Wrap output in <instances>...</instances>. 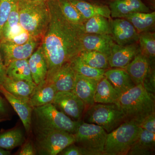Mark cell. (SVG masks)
I'll use <instances>...</instances> for the list:
<instances>
[{"instance_id":"7bdbcfd3","label":"cell","mask_w":155,"mask_h":155,"mask_svg":"<svg viewBox=\"0 0 155 155\" xmlns=\"http://www.w3.org/2000/svg\"><path fill=\"white\" fill-rule=\"evenodd\" d=\"M145 3V5L148 7L151 10L155 11V0H143Z\"/></svg>"},{"instance_id":"277c9868","label":"cell","mask_w":155,"mask_h":155,"mask_svg":"<svg viewBox=\"0 0 155 155\" xmlns=\"http://www.w3.org/2000/svg\"><path fill=\"white\" fill-rule=\"evenodd\" d=\"M140 127L125 122L107 134L103 155H127L138 138Z\"/></svg>"},{"instance_id":"9a60e30c","label":"cell","mask_w":155,"mask_h":155,"mask_svg":"<svg viewBox=\"0 0 155 155\" xmlns=\"http://www.w3.org/2000/svg\"><path fill=\"white\" fill-rule=\"evenodd\" d=\"M100 80L76 74L72 92L84 103L86 108L94 104L95 92Z\"/></svg>"},{"instance_id":"9c48e42d","label":"cell","mask_w":155,"mask_h":155,"mask_svg":"<svg viewBox=\"0 0 155 155\" xmlns=\"http://www.w3.org/2000/svg\"><path fill=\"white\" fill-rule=\"evenodd\" d=\"M40 43L41 41L32 37L22 45L15 44L7 41H0V51L6 68L13 61L28 59Z\"/></svg>"},{"instance_id":"6da1fadb","label":"cell","mask_w":155,"mask_h":155,"mask_svg":"<svg viewBox=\"0 0 155 155\" xmlns=\"http://www.w3.org/2000/svg\"><path fill=\"white\" fill-rule=\"evenodd\" d=\"M47 3L50 22L40 45L47 62L46 79H48L83 51L82 39L84 33L81 25L71 23L64 17L58 0H49Z\"/></svg>"},{"instance_id":"b9f144b4","label":"cell","mask_w":155,"mask_h":155,"mask_svg":"<svg viewBox=\"0 0 155 155\" xmlns=\"http://www.w3.org/2000/svg\"><path fill=\"white\" fill-rule=\"evenodd\" d=\"M8 106L5 100L0 95V114L3 116H7L8 115Z\"/></svg>"},{"instance_id":"30bf717a","label":"cell","mask_w":155,"mask_h":155,"mask_svg":"<svg viewBox=\"0 0 155 155\" xmlns=\"http://www.w3.org/2000/svg\"><path fill=\"white\" fill-rule=\"evenodd\" d=\"M52 104L74 121H81L86 108L84 103L72 91H58Z\"/></svg>"},{"instance_id":"5bb4252c","label":"cell","mask_w":155,"mask_h":155,"mask_svg":"<svg viewBox=\"0 0 155 155\" xmlns=\"http://www.w3.org/2000/svg\"><path fill=\"white\" fill-rule=\"evenodd\" d=\"M80 12L84 19L101 16L112 19L110 11L106 0H69Z\"/></svg>"},{"instance_id":"e0dca14e","label":"cell","mask_w":155,"mask_h":155,"mask_svg":"<svg viewBox=\"0 0 155 155\" xmlns=\"http://www.w3.org/2000/svg\"><path fill=\"white\" fill-rule=\"evenodd\" d=\"M115 43L112 35H109L84 33L82 39L83 50L96 51L107 57Z\"/></svg>"},{"instance_id":"8992f818","label":"cell","mask_w":155,"mask_h":155,"mask_svg":"<svg viewBox=\"0 0 155 155\" xmlns=\"http://www.w3.org/2000/svg\"><path fill=\"white\" fill-rule=\"evenodd\" d=\"M75 143L73 134L63 130L36 127L35 147L38 154L58 155Z\"/></svg>"},{"instance_id":"cb8c5ba5","label":"cell","mask_w":155,"mask_h":155,"mask_svg":"<svg viewBox=\"0 0 155 155\" xmlns=\"http://www.w3.org/2000/svg\"><path fill=\"white\" fill-rule=\"evenodd\" d=\"M104 76L121 94L135 85L126 70L123 68H111L107 69Z\"/></svg>"},{"instance_id":"74e56055","label":"cell","mask_w":155,"mask_h":155,"mask_svg":"<svg viewBox=\"0 0 155 155\" xmlns=\"http://www.w3.org/2000/svg\"><path fill=\"white\" fill-rule=\"evenodd\" d=\"M62 155H91L86 150L74 143L64 149L59 153Z\"/></svg>"},{"instance_id":"1f68e13d","label":"cell","mask_w":155,"mask_h":155,"mask_svg":"<svg viewBox=\"0 0 155 155\" xmlns=\"http://www.w3.org/2000/svg\"><path fill=\"white\" fill-rule=\"evenodd\" d=\"M73 69L76 74L85 77L100 80L104 76L106 70L96 69L87 65L77 56L71 62Z\"/></svg>"},{"instance_id":"3957f363","label":"cell","mask_w":155,"mask_h":155,"mask_svg":"<svg viewBox=\"0 0 155 155\" xmlns=\"http://www.w3.org/2000/svg\"><path fill=\"white\" fill-rule=\"evenodd\" d=\"M19 23L33 38L41 41L50 22L47 2L18 0Z\"/></svg>"},{"instance_id":"d6a6232c","label":"cell","mask_w":155,"mask_h":155,"mask_svg":"<svg viewBox=\"0 0 155 155\" xmlns=\"http://www.w3.org/2000/svg\"><path fill=\"white\" fill-rule=\"evenodd\" d=\"M61 11L66 19L76 25L83 24L85 19L69 0H58Z\"/></svg>"},{"instance_id":"836d02e7","label":"cell","mask_w":155,"mask_h":155,"mask_svg":"<svg viewBox=\"0 0 155 155\" xmlns=\"http://www.w3.org/2000/svg\"><path fill=\"white\" fill-rule=\"evenodd\" d=\"M18 2V0L14 3L8 20L3 27L2 40L6 39L11 30L19 24Z\"/></svg>"},{"instance_id":"f35d334b","label":"cell","mask_w":155,"mask_h":155,"mask_svg":"<svg viewBox=\"0 0 155 155\" xmlns=\"http://www.w3.org/2000/svg\"><path fill=\"white\" fill-rule=\"evenodd\" d=\"M139 126L149 132L155 133V113L146 117Z\"/></svg>"},{"instance_id":"8d00e7d4","label":"cell","mask_w":155,"mask_h":155,"mask_svg":"<svg viewBox=\"0 0 155 155\" xmlns=\"http://www.w3.org/2000/svg\"><path fill=\"white\" fill-rule=\"evenodd\" d=\"M155 72L154 62L150 63L148 71L142 83L147 91L154 96Z\"/></svg>"},{"instance_id":"ffe728a7","label":"cell","mask_w":155,"mask_h":155,"mask_svg":"<svg viewBox=\"0 0 155 155\" xmlns=\"http://www.w3.org/2000/svg\"><path fill=\"white\" fill-rule=\"evenodd\" d=\"M0 92L14 108V110L22 121L25 131L29 133L31 128V116L33 108L27 103L17 98L6 91L2 86H0Z\"/></svg>"},{"instance_id":"e575fe53","label":"cell","mask_w":155,"mask_h":155,"mask_svg":"<svg viewBox=\"0 0 155 155\" xmlns=\"http://www.w3.org/2000/svg\"><path fill=\"white\" fill-rule=\"evenodd\" d=\"M31 37L30 35L22 28L19 23L11 30L8 36L4 40L11 42L15 44L22 45L27 42Z\"/></svg>"},{"instance_id":"52a82bcc","label":"cell","mask_w":155,"mask_h":155,"mask_svg":"<svg viewBox=\"0 0 155 155\" xmlns=\"http://www.w3.org/2000/svg\"><path fill=\"white\" fill-rule=\"evenodd\" d=\"M85 122L103 127L107 133L125 122V116L116 104H94L87 108Z\"/></svg>"},{"instance_id":"f6af8a7d","label":"cell","mask_w":155,"mask_h":155,"mask_svg":"<svg viewBox=\"0 0 155 155\" xmlns=\"http://www.w3.org/2000/svg\"><path fill=\"white\" fill-rule=\"evenodd\" d=\"M8 118H7V116H3L0 114V122L6 121V120H8Z\"/></svg>"},{"instance_id":"4dcf8cb0","label":"cell","mask_w":155,"mask_h":155,"mask_svg":"<svg viewBox=\"0 0 155 155\" xmlns=\"http://www.w3.org/2000/svg\"><path fill=\"white\" fill-rule=\"evenodd\" d=\"M138 44L140 51L150 62H154L155 58V31H145L139 33Z\"/></svg>"},{"instance_id":"4316f807","label":"cell","mask_w":155,"mask_h":155,"mask_svg":"<svg viewBox=\"0 0 155 155\" xmlns=\"http://www.w3.org/2000/svg\"><path fill=\"white\" fill-rule=\"evenodd\" d=\"M81 27L84 33L111 35L110 19L103 16H94L86 19Z\"/></svg>"},{"instance_id":"ab89813d","label":"cell","mask_w":155,"mask_h":155,"mask_svg":"<svg viewBox=\"0 0 155 155\" xmlns=\"http://www.w3.org/2000/svg\"><path fill=\"white\" fill-rule=\"evenodd\" d=\"M36 153V149L33 143L31 141H28L23 145L18 155H34Z\"/></svg>"},{"instance_id":"d590c367","label":"cell","mask_w":155,"mask_h":155,"mask_svg":"<svg viewBox=\"0 0 155 155\" xmlns=\"http://www.w3.org/2000/svg\"><path fill=\"white\" fill-rule=\"evenodd\" d=\"M18 0H0V41L3 27L8 18L14 3Z\"/></svg>"},{"instance_id":"7a4b0ae2","label":"cell","mask_w":155,"mask_h":155,"mask_svg":"<svg viewBox=\"0 0 155 155\" xmlns=\"http://www.w3.org/2000/svg\"><path fill=\"white\" fill-rule=\"evenodd\" d=\"M154 100L155 97L139 84L121 94L116 104L124 114L125 122L139 125L146 117L155 113Z\"/></svg>"},{"instance_id":"ee69618b","label":"cell","mask_w":155,"mask_h":155,"mask_svg":"<svg viewBox=\"0 0 155 155\" xmlns=\"http://www.w3.org/2000/svg\"><path fill=\"white\" fill-rule=\"evenodd\" d=\"M11 154V152L9 150H7L0 147V155H10Z\"/></svg>"},{"instance_id":"f1b7e54d","label":"cell","mask_w":155,"mask_h":155,"mask_svg":"<svg viewBox=\"0 0 155 155\" xmlns=\"http://www.w3.org/2000/svg\"><path fill=\"white\" fill-rule=\"evenodd\" d=\"M24 141V134L19 128H13L0 133V147L5 150H12L22 145Z\"/></svg>"},{"instance_id":"f546056e","label":"cell","mask_w":155,"mask_h":155,"mask_svg":"<svg viewBox=\"0 0 155 155\" xmlns=\"http://www.w3.org/2000/svg\"><path fill=\"white\" fill-rule=\"evenodd\" d=\"M78 56L84 64L93 68L105 70L110 68L108 63L107 56L103 53L94 51L83 50Z\"/></svg>"},{"instance_id":"60d3db41","label":"cell","mask_w":155,"mask_h":155,"mask_svg":"<svg viewBox=\"0 0 155 155\" xmlns=\"http://www.w3.org/2000/svg\"><path fill=\"white\" fill-rule=\"evenodd\" d=\"M7 77V69L3 62L0 51V86L3 85Z\"/></svg>"},{"instance_id":"d6986e66","label":"cell","mask_w":155,"mask_h":155,"mask_svg":"<svg viewBox=\"0 0 155 155\" xmlns=\"http://www.w3.org/2000/svg\"><path fill=\"white\" fill-rule=\"evenodd\" d=\"M28 62L32 80L37 85L46 79L47 62L40 44L28 58Z\"/></svg>"},{"instance_id":"2e32d148","label":"cell","mask_w":155,"mask_h":155,"mask_svg":"<svg viewBox=\"0 0 155 155\" xmlns=\"http://www.w3.org/2000/svg\"><path fill=\"white\" fill-rule=\"evenodd\" d=\"M76 73L71 62L64 64L48 79L58 91H72L75 85Z\"/></svg>"},{"instance_id":"603a6c76","label":"cell","mask_w":155,"mask_h":155,"mask_svg":"<svg viewBox=\"0 0 155 155\" xmlns=\"http://www.w3.org/2000/svg\"><path fill=\"white\" fill-rule=\"evenodd\" d=\"M121 94L104 76L99 81L97 84L95 92L94 103L116 104Z\"/></svg>"},{"instance_id":"d4e9b609","label":"cell","mask_w":155,"mask_h":155,"mask_svg":"<svg viewBox=\"0 0 155 155\" xmlns=\"http://www.w3.org/2000/svg\"><path fill=\"white\" fill-rule=\"evenodd\" d=\"M155 133H152L140 127L138 138L127 155H150L155 150Z\"/></svg>"},{"instance_id":"7c38bea8","label":"cell","mask_w":155,"mask_h":155,"mask_svg":"<svg viewBox=\"0 0 155 155\" xmlns=\"http://www.w3.org/2000/svg\"><path fill=\"white\" fill-rule=\"evenodd\" d=\"M138 42L122 46L114 43L108 57L110 68L125 69L139 51Z\"/></svg>"},{"instance_id":"bcb514c9","label":"cell","mask_w":155,"mask_h":155,"mask_svg":"<svg viewBox=\"0 0 155 155\" xmlns=\"http://www.w3.org/2000/svg\"><path fill=\"white\" fill-rule=\"evenodd\" d=\"M33 1H43V2H48L49 0H33Z\"/></svg>"},{"instance_id":"484cf974","label":"cell","mask_w":155,"mask_h":155,"mask_svg":"<svg viewBox=\"0 0 155 155\" xmlns=\"http://www.w3.org/2000/svg\"><path fill=\"white\" fill-rule=\"evenodd\" d=\"M129 21L139 34L145 31H155V12L131 13L124 18Z\"/></svg>"},{"instance_id":"7402d4cb","label":"cell","mask_w":155,"mask_h":155,"mask_svg":"<svg viewBox=\"0 0 155 155\" xmlns=\"http://www.w3.org/2000/svg\"><path fill=\"white\" fill-rule=\"evenodd\" d=\"M150 67V61L139 51L125 70L135 85L142 84Z\"/></svg>"},{"instance_id":"5b68a950","label":"cell","mask_w":155,"mask_h":155,"mask_svg":"<svg viewBox=\"0 0 155 155\" xmlns=\"http://www.w3.org/2000/svg\"><path fill=\"white\" fill-rule=\"evenodd\" d=\"M36 127L63 130L75 134L81 121H74L55 107L52 104L33 109Z\"/></svg>"},{"instance_id":"ba28073f","label":"cell","mask_w":155,"mask_h":155,"mask_svg":"<svg viewBox=\"0 0 155 155\" xmlns=\"http://www.w3.org/2000/svg\"><path fill=\"white\" fill-rule=\"evenodd\" d=\"M107 134L101 126L81 121L74 134L75 143L91 155H103Z\"/></svg>"},{"instance_id":"44dd1931","label":"cell","mask_w":155,"mask_h":155,"mask_svg":"<svg viewBox=\"0 0 155 155\" xmlns=\"http://www.w3.org/2000/svg\"><path fill=\"white\" fill-rule=\"evenodd\" d=\"M57 92L52 84L45 79L37 85L31 97L29 105L33 109L52 104Z\"/></svg>"},{"instance_id":"ac0fdd59","label":"cell","mask_w":155,"mask_h":155,"mask_svg":"<svg viewBox=\"0 0 155 155\" xmlns=\"http://www.w3.org/2000/svg\"><path fill=\"white\" fill-rule=\"evenodd\" d=\"M2 86L14 97L29 105L37 84L33 81L14 80L7 77Z\"/></svg>"},{"instance_id":"83f0119b","label":"cell","mask_w":155,"mask_h":155,"mask_svg":"<svg viewBox=\"0 0 155 155\" xmlns=\"http://www.w3.org/2000/svg\"><path fill=\"white\" fill-rule=\"evenodd\" d=\"M7 75L11 79L16 80H26L33 81L28 59L13 61L6 68Z\"/></svg>"},{"instance_id":"8fae6325","label":"cell","mask_w":155,"mask_h":155,"mask_svg":"<svg viewBox=\"0 0 155 155\" xmlns=\"http://www.w3.org/2000/svg\"><path fill=\"white\" fill-rule=\"evenodd\" d=\"M110 22L111 35L117 45L124 46L138 42L139 34L127 19L112 18Z\"/></svg>"},{"instance_id":"4fadbf2b","label":"cell","mask_w":155,"mask_h":155,"mask_svg":"<svg viewBox=\"0 0 155 155\" xmlns=\"http://www.w3.org/2000/svg\"><path fill=\"white\" fill-rule=\"evenodd\" d=\"M111 18H124L131 13H149L151 10L142 0H106Z\"/></svg>"}]
</instances>
